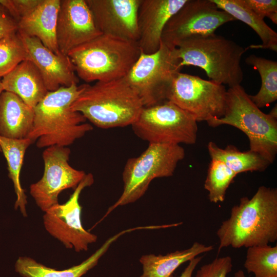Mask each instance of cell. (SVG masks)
I'll use <instances>...</instances> for the list:
<instances>
[{
    "label": "cell",
    "instance_id": "obj_1",
    "mask_svg": "<svg viewBox=\"0 0 277 277\" xmlns=\"http://www.w3.org/2000/svg\"><path fill=\"white\" fill-rule=\"evenodd\" d=\"M218 250L231 246L249 248L277 240V190L259 187L251 199L244 196L216 232Z\"/></svg>",
    "mask_w": 277,
    "mask_h": 277
},
{
    "label": "cell",
    "instance_id": "obj_2",
    "mask_svg": "<svg viewBox=\"0 0 277 277\" xmlns=\"http://www.w3.org/2000/svg\"><path fill=\"white\" fill-rule=\"evenodd\" d=\"M82 85L73 84L48 91L34 108L31 131L27 138L39 148L67 147L93 129L81 113L70 106L82 91Z\"/></svg>",
    "mask_w": 277,
    "mask_h": 277
},
{
    "label": "cell",
    "instance_id": "obj_3",
    "mask_svg": "<svg viewBox=\"0 0 277 277\" xmlns=\"http://www.w3.org/2000/svg\"><path fill=\"white\" fill-rule=\"evenodd\" d=\"M82 91L70 106L102 129L132 125L144 107L125 77L82 85Z\"/></svg>",
    "mask_w": 277,
    "mask_h": 277
},
{
    "label": "cell",
    "instance_id": "obj_4",
    "mask_svg": "<svg viewBox=\"0 0 277 277\" xmlns=\"http://www.w3.org/2000/svg\"><path fill=\"white\" fill-rule=\"evenodd\" d=\"M140 54L137 42L101 34L67 56L77 77L89 83L124 77Z\"/></svg>",
    "mask_w": 277,
    "mask_h": 277
},
{
    "label": "cell",
    "instance_id": "obj_5",
    "mask_svg": "<svg viewBox=\"0 0 277 277\" xmlns=\"http://www.w3.org/2000/svg\"><path fill=\"white\" fill-rule=\"evenodd\" d=\"M248 48L214 33L183 42L173 52L181 68L199 67L211 81L230 88L241 85L243 80L241 60Z\"/></svg>",
    "mask_w": 277,
    "mask_h": 277
},
{
    "label": "cell",
    "instance_id": "obj_6",
    "mask_svg": "<svg viewBox=\"0 0 277 277\" xmlns=\"http://www.w3.org/2000/svg\"><path fill=\"white\" fill-rule=\"evenodd\" d=\"M207 123L212 127L228 125L236 128L247 135L250 150L260 155L270 164L275 160L277 118L262 112L241 85L227 90L223 115Z\"/></svg>",
    "mask_w": 277,
    "mask_h": 277
},
{
    "label": "cell",
    "instance_id": "obj_7",
    "mask_svg": "<svg viewBox=\"0 0 277 277\" xmlns=\"http://www.w3.org/2000/svg\"><path fill=\"white\" fill-rule=\"evenodd\" d=\"M185 156V150L180 145L149 143L139 156L129 159L122 173V194L108 208L104 218L116 208L140 199L154 179L172 176Z\"/></svg>",
    "mask_w": 277,
    "mask_h": 277
},
{
    "label": "cell",
    "instance_id": "obj_8",
    "mask_svg": "<svg viewBox=\"0 0 277 277\" xmlns=\"http://www.w3.org/2000/svg\"><path fill=\"white\" fill-rule=\"evenodd\" d=\"M196 121L172 102L144 107L131 125L134 133L149 143L192 145L197 140Z\"/></svg>",
    "mask_w": 277,
    "mask_h": 277
},
{
    "label": "cell",
    "instance_id": "obj_9",
    "mask_svg": "<svg viewBox=\"0 0 277 277\" xmlns=\"http://www.w3.org/2000/svg\"><path fill=\"white\" fill-rule=\"evenodd\" d=\"M174 49L161 41L156 52L149 54L141 52L137 61L125 76L144 107L167 100L173 78L182 69L174 54Z\"/></svg>",
    "mask_w": 277,
    "mask_h": 277
},
{
    "label": "cell",
    "instance_id": "obj_10",
    "mask_svg": "<svg viewBox=\"0 0 277 277\" xmlns=\"http://www.w3.org/2000/svg\"><path fill=\"white\" fill-rule=\"evenodd\" d=\"M226 97L224 85L180 71L173 78L167 100L186 111L198 122L222 117Z\"/></svg>",
    "mask_w": 277,
    "mask_h": 277
},
{
    "label": "cell",
    "instance_id": "obj_11",
    "mask_svg": "<svg viewBox=\"0 0 277 277\" xmlns=\"http://www.w3.org/2000/svg\"><path fill=\"white\" fill-rule=\"evenodd\" d=\"M235 20L211 0H187L167 23L161 41L175 48L183 42L214 34L221 26Z\"/></svg>",
    "mask_w": 277,
    "mask_h": 277
},
{
    "label": "cell",
    "instance_id": "obj_12",
    "mask_svg": "<svg viewBox=\"0 0 277 277\" xmlns=\"http://www.w3.org/2000/svg\"><path fill=\"white\" fill-rule=\"evenodd\" d=\"M94 182L91 173L86 174L64 204H57L45 212L43 223L47 231L67 248L76 252L87 251L97 236L85 230L81 221L82 207L79 197L82 190Z\"/></svg>",
    "mask_w": 277,
    "mask_h": 277
},
{
    "label": "cell",
    "instance_id": "obj_13",
    "mask_svg": "<svg viewBox=\"0 0 277 277\" xmlns=\"http://www.w3.org/2000/svg\"><path fill=\"white\" fill-rule=\"evenodd\" d=\"M70 149L53 146L43 153L44 171L42 177L30 186V194L39 208L45 212L58 203V196L63 190L75 189L86 174L69 164Z\"/></svg>",
    "mask_w": 277,
    "mask_h": 277
},
{
    "label": "cell",
    "instance_id": "obj_14",
    "mask_svg": "<svg viewBox=\"0 0 277 277\" xmlns=\"http://www.w3.org/2000/svg\"><path fill=\"white\" fill-rule=\"evenodd\" d=\"M101 34L85 0H61L56 37L62 54L67 55L73 49Z\"/></svg>",
    "mask_w": 277,
    "mask_h": 277
},
{
    "label": "cell",
    "instance_id": "obj_15",
    "mask_svg": "<svg viewBox=\"0 0 277 277\" xmlns=\"http://www.w3.org/2000/svg\"><path fill=\"white\" fill-rule=\"evenodd\" d=\"M102 33L137 42V16L141 0H85Z\"/></svg>",
    "mask_w": 277,
    "mask_h": 277
},
{
    "label": "cell",
    "instance_id": "obj_16",
    "mask_svg": "<svg viewBox=\"0 0 277 277\" xmlns=\"http://www.w3.org/2000/svg\"><path fill=\"white\" fill-rule=\"evenodd\" d=\"M17 32L26 50V60L31 61L38 69L48 91L77 84L78 77L67 55L56 54L37 38Z\"/></svg>",
    "mask_w": 277,
    "mask_h": 277
},
{
    "label": "cell",
    "instance_id": "obj_17",
    "mask_svg": "<svg viewBox=\"0 0 277 277\" xmlns=\"http://www.w3.org/2000/svg\"><path fill=\"white\" fill-rule=\"evenodd\" d=\"M187 1L141 0L137 16V43L141 52L149 54L159 50L167 23Z\"/></svg>",
    "mask_w": 277,
    "mask_h": 277
},
{
    "label": "cell",
    "instance_id": "obj_18",
    "mask_svg": "<svg viewBox=\"0 0 277 277\" xmlns=\"http://www.w3.org/2000/svg\"><path fill=\"white\" fill-rule=\"evenodd\" d=\"M61 0H41L37 6L17 22L18 31L35 37L53 53L58 49L56 29Z\"/></svg>",
    "mask_w": 277,
    "mask_h": 277
},
{
    "label": "cell",
    "instance_id": "obj_19",
    "mask_svg": "<svg viewBox=\"0 0 277 277\" xmlns=\"http://www.w3.org/2000/svg\"><path fill=\"white\" fill-rule=\"evenodd\" d=\"M1 81L4 91L16 94L33 108L48 92L39 71L28 60L20 63Z\"/></svg>",
    "mask_w": 277,
    "mask_h": 277
},
{
    "label": "cell",
    "instance_id": "obj_20",
    "mask_svg": "<svg viewBox=\"0 0 277 277\" xmlns=\"http://www.w3.org/2000/svg\"><path fill=\"white\" fill-rule=\"evenodd\" d=\"M34 108L19 97L4 91L0 95V135L11 139L27 138L31 131Z\"/></svg>",
    "mask_w": 277,
    "mask_h": 277
},
{
    "label": "cell",
    "instance_id": "obj_21",
    "mask_svg": "<svg viewBox=\"0 0 277 277\" xmlns=\"http://www.w3.org/2000/svg\"><path fill=\"white\" fill-rule=\"evenodd\" d=\"M134 230H123L107 239L93 254L81 264L68 269L58 270L37 262L31 258L20 256L15 264V271L23 277H81L95 267L111 245L124 234Z\"/></svg>",
    "mask_w": 277,
    "mask_h": 277
},
{
    "label": "cell",
    "instance_id": "obj_22",
    "mask_svg": "<svg viewBox=\"0 0 277 277\" xmlns=\"http://www.w3.org/2000/svg\"><path fill=\"white\" fill-rule=\"evenodd\" d=\"M213 248L212 245L195 242L188 249L176 250L166 255H143L140 259L143 268V273L140 277H172L174 271L182 264L200 254L211 251Z\"/></svg>",
    "mask_w": 277,
    "mask_h": 277
},
{
    "label": "cell",
    "instance_id": "obj_23",
    "mask_svg": "<svg viewBox=\"0 0 277 277\" xmlns=\"http://www.w3.org/2000/svg\"><path fill=\"white\" fill-rule=\"evenodd\" d=\"M211 1L218 8L228 13L235 20L245 23L256 32L262 44L252 45L249 48L268 49L277 51V33L250 9L243 0Z\"/></svg>",
    "mask_w": 277,
    "mask_h": 277
},
{
    "label": "cell",
    "instance_id": "obj_24",
    "mask_svg": "<svg viewBox=\"0 0 277 277\" xmlns=\"http://www.w3.org/2000/svg\"><path fill=\"white\" fill-rule=\"evenodd\" d=\"M32 143L31 141L28 138L21 140L11 139L0 135V150L6 158L9 177L13 182L16 195L14 208L17 209L18 208L24 217L27 216V200L24 190L21 185L20 173L25 152Z\"/></svg>",
    "mask_w": 277,
    "mask_h": 277
},
{
    "label": "cell",
    "instance_id": "obj_25",
    "mask_svg": "<svg viewBox=\"0 0 277 277\" xmlns=\"http://www.w3.org/2000/svg\"><path fill=\"white\" fill-rule=\"evenodd\" d=\"M207 149L211 159L219 160L236 175L240 173L265 171L270 164L256 152L250 150L241 151L231 145L225 148L209 142Z\"/></svg>",
    "mask_w": 277,
    "mask_h": 277
},
{
    "label": "cell",
    "instance_id": "obj_26",
    "mask_svg": "<svg viewBox=\"0 0 277 277\" xmlns=\"http://www.w3.org/2000/svg\"><path fill=\"white\" fill-rule=\"evenodd\" d=\"M245 62L251 65L260 73L261 86L259 92L250 98L260 109L268 106L277 100V62L258 56L249 55Z\"/></svg>",
    "mask_w": 277,
    "mask_h": 277
},
{
    "label": "cell",
    "instance_id": "obj_27",
    "mask_svg": "<svg viewBox=\"0 0 277 277\" xmlns=\"http://www.w3.org/2000/svg\"><path fill=\"white\" fill-rule=\"evenodd\" d=\"M244 268L254 277H277V246L247 248Z\"/></svg>",
    "mask_w": 277,
    "mask_h": 277
},
{
    "label": "cell",
    "instance_id": "obj_28",
    "mask_svg": "<svg viewBox=\"0 0 277 277\" xmlns=\"http://www.w3.org/2000/svg\"><path fill=\"white\" fill-rule=\"evenodd\" d=\"M236 176L224 162L211 159L204 183L209 201L214 203L223 202L227 190Z\"/></svg>",
    "mask_w": 277,
    "mask_h": 277
},
{
    "label": "cell",
    "instance_id": "obj_29",
    "mask_svg": "<svg viewBox=\"0 0 277 277\" xmlns=\"http://www.w3.org/2000/svg\"><path fill=\"white\" fill-rule=\"evenodd\" d=\"M26 60V52L17 31L0 39V77Z\"/></svg>",
    "mask_w": 277,
    "mask_h": 277
},
{
    "label": "cell",
    "instance_id": "obj_30",
    "mask_svg": "<svg viewBox=\"0 0 277 277\" xmlns=\"http://www.w3.org/2000/svg\"><path fill=\"white\" fill-rule=\"evenodd\" d=\"M232 268V259L230 256L216 258L211 262L201 267L195 277H227Z\"/></svg>",
    "mask_w": 277,
    "mask_h": 277
},
{
    "label": "cell",
    "instance_id": "obj_31",
    "mask_svg": "<svg viewBox=\"0 0 277 277\" xmlns=\"http://www.w3.org/2000/svg\"><path fill=\"white\" fill-rule=\"evenodd\" d=\"M41 0H0L2 5L17 22L30 13Z\"/></svg>",
    "mask_w": 277,
    "mask_h": 277
},
{
    "label": "cell",
    "instance_id": "obj_32",
    "mask_svg": "<svg viewBox=\"0 0 277 277\" xmlns=\"http://www.w3.org/2000/svg\"><path fill=\"white\" fill-rule=\"evenodd\" d=\"M244 4L256 15L264 19L269 18L273 23L277 24L276 0H243Z\"/></svg>",
    "mask_w": 277,
    "mask_h": 277
},
{
    "label": "cell",
    "instance_id": "obj_33",
    "mask_svg": "<svg viewBox=\"0 0 277 277\" xmlns=\"http://www.w3.org/2000/svg\"><path fill=\"white\" fill-rule=\"evenodd\" d=\"M17 31V22L0 4V39Z\"/></svg>",
    "mask_w": 277,
    "mask_h": 277
},
{
    "label": "cell",
    "instance_id": "obj_34",
    "mask_svg": "<svg viewBox=\"0 0 277 277\" xmlns=\"http://www.w3.org/2000/svg\"><path fill=\"white\" fill-rule=\"evenodd\" d=\"M203 256H196L189 261V264L179 277H192L193 272Z\"/></svg>",
    "mask_w": 277,
    "mask_h": 277
},
{
    "label": "cell",
    "instance_id": "obj_35",
    "mask_svg": "<svg viewBox=\"0 0 277 277\" xmlns=\"http://www.w3.org/2000/svg\"><path fill=\"white\" fill-rule=\"evenodd\" d=\"M233 277H246L244 272L242 270H239L235 272Z\"/></svg>",
    "mask_w": 277,
    "mask_h": 277
},
{
    "label": "cell",
    "instance_id": "obj_36",
    "mask_svg": "<svg viewBox=\"0 0 277 277\" xmlns=\"http://www.w3.org/2000/svg\"><path fill=\"white\" fill-rule=\"evenodd\" d=\"M4 88H3V85H2V81L1 80H0V95L1 94V93L4 91Z\"/></svg>",
    "mask_w": 277,
    "mask_h": 277
}]
</instances>
